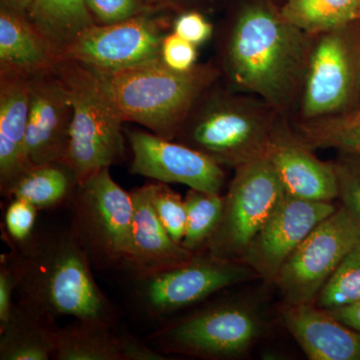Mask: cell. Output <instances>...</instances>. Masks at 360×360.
Instances as JSON below:
<instances>
[{"label":"cell","mask_w":360,"mask_h":360,"mask_svg":"<svg viewBox=\"0 0 360 360\" xmlns=\"http://www.w3.org/2000/svg\"><path fill=\"white\" fill-rule=\"evenodd\" d=\"M34 0H1V6L11 9L14 13L27 16Z\"/></svg>","instance_id":"38"},{"label":"cell","mask_w":360,"mask_h":360,"mask_svg":"<svg viewBox=\"0 0 360 360\" xmlns=\"http://www.w3.org/2000/svg\"><path fill=\"white\" fill-rule=\"evenodd\" d=\"M90 13L103 25L120 22L139 14L142 0H85Z\"/></svg>","instance_id":"33"},{"label":"cell","mask_w":360,"mask_h":360,"mask_svg":"<svg viewBox=\"0 0 360 360\" xmlns=\"http://www.w3.org/2000/svg\"><path fill=\"white\" fill-rule=\"evenodd\" d=\"M352 115H360V98L359 101V106H357V110L355 112L352 113Z\"/></svg>","instance_id":"40"},{"label":"cell","mask_w":360,"mask_h":360,"mask_svg":"<svg viewBox=\"0 0 360 360\" xmlns=\"http://www.w3.org/2000/svg\"><path fill=\"white\" fill-rule=\"evenodd\" d=\"M58 329L56 317L20 298L0 328V360L53 359Z\"/></svg>","instance_id":"20"},{"label":"cell","mask_w":360,"mask_h":360,"mask_svg":"<svg viewBox=\"0 0 360 360\" xmlns=\"http://www.w3.org/2000/svg\"><path fill=\"white\" fill-rule=\"evenodd\" d=\"M30 101V77L1 75L0 191L6 198L20 177L32 167L26 153Z\"/></svg>","instance_id":"19"},{"label":"cell","mask_w":360,"mask_h":360,"mask_svg":"<svg viewBox=\"0 0 360 360\" xmlns=\"http://www.w3.org/2000/svg\"><path fill=\"white\" fill-rule=\"evenodd\" d=\"M251 276L257 274L243 262L220 259L202 250L184 264L134 276L132 291L135 302L144 314L160 319Z\"/></svg>","instance_id":"6"},{"label":"cell","mask_w":360,"mask_h":360,"mask_svg":"<svg viewBox=\"0 0 360 360\" xmlns=\"http://www.w3.org/2000/svg\"><path fill=\"white\" fill-rule=\"evenodd\" d=\"M264 156L290 195L321 202L340 198L335 165L317 160L304 142L288 132L276 129Z\"/></svg>","instance_id":"16"},{"label":"cell","mask_w":360,"mask_h":360,"mask_svg":"<svg viewBox=\"0 0 360 360\" xmlns=\"http://www.w3.org/2000/svg\"><path fill=\"white\" fill-rule=\"evenodd\" d=\"M259 333L257 316L238 304H220L156 330L148 341L161 354L229 359L243 354Z\"/></svg>","instance_id":"9"},{"label":"cell","mask_w":360,"mask_h":360,"mask_svg":"<svg viewBox=\"0 0 360 360\" xmlns=\"http://www.w3.org/2000/svg\"><path fill=\"white\" fill-rule=\"evenodd\" d=\"M163 35L146 15L92 25L63 51L58 60L77 61L101 72H117L160 58Z\"/></svg>","instance_id":"12"},{"label":"cell","mask_w":360,"mask_h":360,"mask_svg":"<svg viewBox=\"0 0 360 360\" xmlns=\"http://www.w3.org/2000/svg\"><path fill=\"white\" fill-rule=\"evenodd\" d=\"M27 18L58 59L73 40L96 25L85 0H34Z\"/></svg>","instance_id":"22"},{"label":"cell","mask_w":360,"mask_h":360,"mask_svg":"<svg viewBox=\"0 0 360 360\" xmlns=\"http://www.w3.org/2000/svg\"><path fill=\"white\" fill-rule=\"evenodd\" d=\"M160 56L165 65L172 70L189 71L195 66L198 51L196 45L174 32L163 37Z\"/></svg>","instance_id":"32"},{"label":"cell","mask_w":360,"mask_h":360,"mask_svg":"<svg viewBox=\"0 0 360 360\" xmlns=\"http://www.w3.org/2000/svg\"><path fill=\"white\" fill-rule=\"evenodd\" d=\"M151 201L161 224L174 241L181 245L186 234V206L184 198L165 182L150 184Z\"/></svg>","instance_id":"29"},{"label":"cell","mask_w":360,"mask_h":360,"mask_svg":"<svg viewBox=\"0 0 360 360\" xmlns=\"http://www.w3.org/2000/svg\"><path fill=\"white\" fill-rule=\"evenodd\" d=\"M122 360H165V355L139 340L129 331L117 328Z\"/></svg>","instance_id":"36"},{"label":"cell","mask_w":360,"mask_h":360,"mask_svg":"<svg viewBox=\"0 0 360 360\" xmlns=\"http://www.w3.org/2000/svg\"><path fill=\"white\" fill-rule=\"evenodd\" d=\"M348 26L324 33L310 51L302 101L309 120L338 115L360 98V42Z\"/></svg>","instance_id":"11"},{"label":"cell","mask_w":360,"mask_h":360,"mask_svg":"<svg viewBox=\"0 0 360 360\" xmlns=\"http://www.w3.org/2000/svg\"><path fill=\"white\" fill-rule=\"evenodd\" d=\"M70 229L98 269H125L131 241V194L116 184L110 168L77 184L70 201Z\"/></svg>","instance_id":"5"},{"label":"cell","mask_w":360,"mask_h":360,"mask_svg":"<svg viewBox=\"0 0 360 360\" xmlns=\"http://www.w3.org/2000/svg\"><path fill=\"white\" fill-rule=\"evenodd\" d=\"M276 129L269 116L255 106L224 101L196 118L182 143L220 165L238 167L264 158Z\"/></svg>","instance_id":"10"},{"label":"cell","mask_w":360,"mask_h":360,"mask_svg":"<svg viewBox=\"0 0 360 360\" xmlns=\"http://www.w3.org/2000/svg\"><path fill=\"white\" fill-rule=\"evenodd\" d=\"M284 326L311 360H360V333L314 303L285 304Z\"/></svg>","instance_id":"18"},{"label":"cell","mask_w":360,"mask_h":360,"mask_svg":"<svg viewBox=\"0 0 360 360\" xmlns=\"http://www.w3.org/2000/svg\"><path fill=\"white\" fill-rule=\"evenodd\" d=\"M359 18H360V0H359Z\"/></svg>","instance_id":"41"},{"label":"cell","mask_w":360,"mask_h":360,"mask_svg":"<svg viewBox=\"0 0 360 360\" xmlns=\"http://www.w3.org/2000/svg\"><path fill=\"white\" fill-rule=\"evenodd\" d=\"M20 298L56 319H94L117 324L118 312L97 284L91 260L70 229L33 233L11 250Z\"/></svg>","instance_id":"1"},{"label":"cell","mask_w":360,"mask_h":360,"mask_svg":"<svg viewBox=\"0 0 360 360\" xmlns=\"http://www.w3.org/2000/svg\"><path fill=\"white\" fill-rule=\"evenodd\" d=\"M307 33L269 7L252 4L238 15L227 49L234 84L274 108L290 103L309 58Z\"/></svg>","instance_id":"2"},{"label":"cell","mask_w":360,"mask_h":360,"mask_svg":"<svg viewBox=\"0 0 360 360\" xmlns=\"http://www.w3.org/2000/svg\"><path fill=\"white\" fill-rule=\"evenodd\" d=\"M78 182L65 163L35 165L25 172L13 187L8 198H20L37 210H49L70 201Z\"/></svg>","instance_id":"24"},{"label":"cell","mask_w":360,"mask_h":360,"mask_svg":"<svg viewBox=\"0 0 360 360\" xmlns=\"http://www.w3.org/2000/svg\"><path fill=\"white\" fill-rule=\"evenodd\" d=\"M302 141L309 148H335L360 156V115L322 118L302 127Z\"/></svg>","instance_id":"27"},{"label":"cell","mask_w":360,"mask_h":360,"mask_svg":"<svg viewBox=\"0 0 360 360\" xmlns=\"http://www.w3.org/2000/svg\"><path fill=\"white\" fill-rule=\"evenodd\" d=\"M336 319L360 333V300L333 310H328Z\"/></svg>","instance_id":"37"},{"label":"cell","mask_w":360,"mask_h":360,"mask_svg":"<svg viewBox=\"0 0 360 360\" xmlns=\"http://www.w3.org/2000/svg\"><path fill=\"white\" fill-rule=\"evenodd\" d=\"M285 193L265 156L236 167L221 220L203 250L220 259L240 262Z\"/></svg>","instance_id":"7"},{"label":"cell","mask_w":360,"mask_h":360,"mask_svg":"<svg viewBox=\"0 0 360 360\" xmlns=\"http://www.w3.org/2000/svg\"><path fill=\"white\" fill-rule=\"evenodd\" d=\"M359 239V224L343 206L316 225L276 277L285 304L314 303Z\"/></svg>","instance_id":"8"},{"label":"cell","mask_w":360,"mask_h":360,"mask_svg":"<svg viewBox=\"0 0 360 360\" xmlns=\"http://www.w3.org/2000/svg\"><path fill=\"white\" fill-rule=\"evenodd\" d=\"M127 139L132 151L131 174L208 193H219L224 186L221 165L182 142L146 131H127Z\"/></svg>","instance_id":"14"},{"label":"cell","mask_w":360,"mask_h":360,"mask_svg":"<svg viewBox=\"0 0 360 360\" xmlns=\"http://www.w3.org/2000/svg\"><path fill=\"white\" fill-rule=\"evenodd\" d=\"M189 1H193V0H150L151 4L155 6H174V4Z\"/></svg>","instance_id":"39"},{"label":"cell","mask_w":360,"mask_h":360,"mask_svg":"<svg viewBox=\"0 0 360 360\" xmlns=\"http://www.w3.org/2000/svg\"><path fill=\"white\" fill-rule=\"evenodd\" d=\"M360 300V239L343 258L316 297V307L333 310Z\"/></svg>","instance_id":"28"},{"label":"cell","mask_w":360,"mask_h":360,"mask_svg":"<svg viewBox=\"0 0 360 360\" xmlns=\"http://www.w3.org/2000/svg\"><path fill=\"white\" fill-rule=\"evenodd\" d=\"M338 210L333 202L310 201L285 193L265 221L240 262L257 276L276 281L296 248L322 220Z\"/></svg>","instance_id":"13"},{"label":"cell","mask_w":360,"mask_h":360,"mask_svg":"<svg viewBox=\"0 0 360 360\" xmlns=\"http://www.w3.org/2000/svg\"><path fill=\"white\" fill-rule=\"evenodd\" d=\"M30 96L26 153L30 165L65 163L72 104L54 66L30 75Z\"/></svg>","instance_id":"15"},{"label":"cell","mask_w":360,"mask_h":360,"mask_svg":"<svg viewBox=\"0 0 360 360\" xmlns=\"http://www.w3.org/2000/svg\"><path fill=\"white\" fill-rule=\"evenodd\" d=\"M58 59L44 35L27 16L1 6L0 65L1 75L30 77L53 68Z\"/></svg>","instance_id":"21"},{"label":"cell","mask_w":360,"mask_h":360,"mask_svg":"<svg viewBox=\"0 0 360 360\" xmlns=\"http://www.w3.org/2000/svg\"><path fill=\"white\" fill-rule=\"evenodd\" d=\"M174 32L194 45H200L212 37V25L202 14L189 11L175 20Z\"/></svg>","instance_id":"35"},{"label":"cell","mask_w":360,"mask_h":360,"mask_svg":"<svg viewBox=\"0 0 360 360\" xmlns=\"http://www.w3.org/2000/svg\"><path fill=\"white\" fill-rule=\"evenodd\" d=\"M53 359L122 360L117 324L75 319L58 329Z\"/></svg>","instance_id":"23"},{"label":"cell","mask_w":360,"mask_h":360,"mask_svg":"<svg viewBox=\"0 0 360 360\" xmlns=\"http://www.w3.org/2000/svg\"><path fill=\"white\" fill-rule=\"evenodd\" d=\"M18 286V271L13 255L4 253L0 260V328L8 321L14 304L13 293Z\"/></svg>","instance_id":"34"},{"label":"cell","mask_w":360,"mask_h":360,"mask_svg":"<svg viewBox=\"0 0 360 360\" xmlns=\"http://www.w3.org/2000/svg\"><path fill=\"white\" fill-rule=\"evenodd\" d=\"M134 202L131 241L125 269L132 276L153 274L184 264L194 257L169 236L151 201L150 184L130 193Z\"/></svg>","instance_id":"17"},{"label":"cell","mask_w":360,"mask_h":360,"mask_svg":"<svg viewBox=\"0 0 360 360\" xmlns=\"http://www.w3.org/2000/svg\"><path fill=\"white\" fill-rule=\"evenodd\" d=\"M37 212L39 210L28 201L11 198L4 214V229L13 246L23 245L32 238Z\"/></svg>","instance_id":"31"},{"label":"cell","mask_w":360,"mask_h":360,"mask_svg":"<svg viewBox=\"0 0 360 360\" xmlns=\"http://www.w3.org/2000/svg\"><path fill=\"white\" fill-rule=\"evenodd\" d=\"M335 163L343 207L360 226V156L345 155Z\"/></svg>","instance_id":"30"},{"label":"cell","mask_w":360,"mask_h":360,"mask_svg":"<svg viewBox=\"0 0 360 360\" xmlns=\"http://www.w3.org/2000/svg\"><path fill=\"white\" fill-rule=\"evenodd\" d=\"M54 70L65 84L72 104L65 165L79 184L124 156V120L96 70L66 59L58 60Z\"/></svg>","instance_id":"4"},{"label":"cell","mask_w":360,"mask_h":360,"mask_svg":"<svg viewBox=\"0 0 360 360\" xmlns=\"http://www.w3.org/2000/svg\"><path fill=\"white\" fill-rule=\"evenodd\" d=\"M186 206V234L181 245L191 252L205 248L217 231L224 208V196L189 188L184 198Z\"/></svg>","instance_id":"26"},{"label":"cell","mask_w":360,"mask_h":360,"mask_svg":"<svg viewBox=\"0 0 360 360\" xmlns=\"http://www.w3.org/2000/svg\"><path fill=\"white\" fill-rule=\"evenodd\" d=\"M97 72L124 122L139 123L170 141L214 77L203 66L172 70L161 58L117 72Z\"/></svg>","instance_id":"3"},{"label":"cell","mask_w":360,"mask_h":360,"mask_svg":"<svg viewBox=\"0 0 360 360\" xmlns=\"http://www.w3.org/2000/svg\"><path fill=\"white\" fill-rule=\"evenodd\" d=\"M281 14L307 34L326 33L359 18V0H286Z\"/></svg>","instance_id":"25"}]
</instances>
